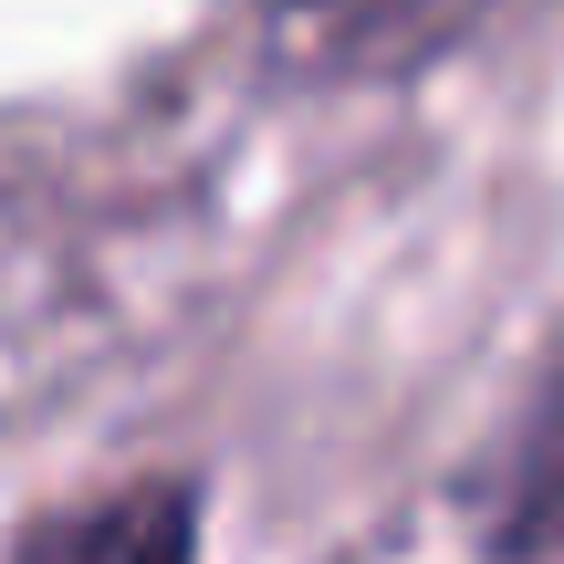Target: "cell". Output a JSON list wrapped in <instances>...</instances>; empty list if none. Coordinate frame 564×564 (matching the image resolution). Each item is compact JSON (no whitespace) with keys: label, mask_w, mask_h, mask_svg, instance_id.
I'll return each mask as SVG.
<instances>
[{"label":"cell","mask_w":564,"mask_h":564,"mask_svg":"<svg viewBox=\"0 0 564 564\" xmlns=\"http://www.w3.org/2000/svg\"><path fill=\"white\" fill-rule=\"evenodd\" d=\"M481 0H241V21L303 74H387L449 42Z\"/></svg>","instance_id":"6da1fadb"},{"label":"cell","mask_w":564,"mask_h":564,"mask_svg":"<svg viewBox=\"0 0 564 564\" xmlns=\"http://www.w3.org/2000/svg\"><path fill=\"white\" fill-rule=\"evenodd\" d=\"M21 564H188V491L147 481V491H116L95 512H63Z\"/></svg>","instance_id":"7a4b0ae2"},{"label":"cell","mask_w":564,"mask_h":564,"mask_svg":"<svg viewBox=\"0 0 564 564\" xmlns=\"http://www.w3.org/2000/svg\"><path fill=\"white\" fill-rule=\"evenodd\" d=\"M502 544H512V564H564V377L544 387V408H533V429H523Z\"/></svg>","instance_id":"3957f363"}]
</instances>
